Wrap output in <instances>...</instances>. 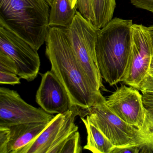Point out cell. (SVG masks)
I'll return each mask as SVG.
<instances>
[{
	"label": "cell",
	"mask_w": 153,
	"mask_h": 153,
	"mask_svg": "<svg viewBox=\"0 0 153 153\" xmlns=\"http://www.w3.org/2000/svg\"><path fill=\"white\" fill-rule=\"evenodd\" d=\"M45 54L69 98L70 109L85 117L96 104L105 99L97 93L78 62L64 27H50Z\"/></svg>",
	"instance_id": "obj_1"
},
{
	"label": "cell",
	"mask_w": 153,
	"mask_h": 153,
	"mask_svg": "<svg viewBox=\"0 0 153 153\" xmlns=\"http://www.w3.org/2000/svg\"><path fill=\"white\" fill-rule=\"evenodd\" d=\"M132 20L113 18L99 29L96 54L102 78L110 85L122 82L132 46Z\"/></svg>",
	"instance_id": "obj_2"
},
{
	"label": "cell",
	"mask_w": 153,
	"mask_h": 153,
	"mask_svg": "<svg viewBox=\"0 0 153 153\" xmlns=\"http://www.w3.org/2000/svg\"><path fill=\"white\" fill-rule=\"evenodd\" d=\"M49 6L45 0H0V23L38 51L50 27Z\"/></svg>",
	"instance_id": "obj_3"
},
{
	"label": "cell",
	"mask_w": 153,
	"mask_h": 153,
	"mask_svg": "<svg viewBox=\"0 0 153 153\" xmlns=\"http://www.w3.org/2000/svg\"><path fill=\"white\" fill-rule=\"evenodd\" d=\"M64 29L79 65L95 90L101 93L103 85L96 54L99 29L78 11L72 23Z\"/></svg>",
	"instance_id": "obj_4"
},
{
	"label": "cell",
	"mask_w": 153,
	"mask_h": 153,
	"mask_svg": "<svg viewBox=\"0 0 153 153\" xmlns=\"http://www.w3.org/2000/svg\"><path fill=\"white\" fill-rule=\"evenodd\" d=\"M0 51L13 60L16 67L17 75L20 78L31 82L37 77L41 66L38 51L1 23Z\"/></svg>",
	"instance_id": "obj_5"
},
{
	"label": "cell",
	"mask_w": 153,
	"mask_h": 153,
	"mask_svg": "<svg viewBox=\"0 0 153 153\" xmlns=\"http://www.w3.org/2000/svg\"><path fill=\"white\" fill-rule=\"evenodd\" d=\"M105 100L91 107L86 116L114 146L136 144L140 149L142 141L139 130L114 113L105 104Z\"/></svg>",
	"instance_id": "obj_6"
},
{
	"label": "cell",
	"mask_w": 153,
	"mask_h": 153,
	"mask_svg": "<svg viewBox=\"0 0 153 153\" xmlns=\"http://www.w3.org/2000/svg\"><path fill=\"white\" fill-rule=\"evenodd\" d=\"M77 114L69 110L56 114L39 136L20 153H59L64 140L78 131L75 123Z\"/></svg>",
	"instance_id": "obj_7"
},
{
	"label": "cell",
	"mask_w": 153,
	"mask_h": 153,
	"mask_svg": "<svg viewBox=\"0 0 153 153\" xmlns=\"http://www.w3.org/2000/svg\"><path fill=\"white\" fill-rule=\"evenodd\" d=\"M153 54V46L147 27L133 24L131 51L122 82L138 89L140 83L148 74Z\"/></svg>",
	"instance_id": "obj_8"
},
{
	"label": "cell",
	"mask_w": 153,
	"mask_h": 153,
	"mask_svg": "<svg viewBox=\"0 0 153 153\" xmlns=\"http://www.w3.org/2000/svg\"><path fill=\"white\" fill-rule=\"evenodd\" d=\"M54 115L24 101L16 91L0 88V126L50 121Z\"/></svg>",
	"instance_id": "obj_9"
},
{
	"label": "cell",
	"mask_w": 153,
	"mask_h": 153,
	"mask_svg": "<svg viewBox=\"0 0 153 153\" xmlns=\"http://www.w3.org/2000/svg\"><path fill=\"white\" fill-rule=\"evenodd\" d=\"M107 107L126 123L139 130L144 124L146 109L137 88L122 85L105 102Z\"/></svg>",
	"instance_id": "obj_10"
},
{
	"label": "cell",
	"mask_w": 153,
	"mask_h": 153,
	"mask_svg": "<svg viewBox=\"0 0 153 153\" xmlns=\"http://www.w3.org/2000/svg\"><path fill=\"white\" fill-rule=\"evenodd\" d=\"M36 95V101L51 114L62 113L70 109L69 98L59 79L51 70L44 74Z\"/></svg>",
	"instance_id": "obj_11"
},
{
	"label": "cell",
	"mask_w": 153,
	"mask_h": 153,
	"mask_svg": "<svg viewBox=\"0 0 153 153\" xmlns=\"http://www.w3.org/2000/svg\"><path fill=\"white\" fill-rule=\"evenodd\" d=\"M50 121L29 123L9 126V141L6 153H20L23 148L39 136Z\"/></svg>",
	"instance_id": "obj_12"
},
{
	"label": "cell",
	"mask_w": 153,
	"mask_h": 153,
	"mask_svg": "<svg viewBox=\"0 0 153 153\" xmlns=\"http://www.w3.org/2000/svg\"><path fill=\"white\" fill-rule=\"evenodd\" d=\"M85 117H80L87 133V143L84 146V149L94 153H111L114 146L89 118Z\"/></svg>",
	"instance_id": "obj_13"
},
{
	"label": "cell",
	"mask_w": 153,
	"mask_h": 153,
	"mask_svg": "<svg viewBox=\"0 0 153 153\" xmlns=\"http://www.w3.org/2000/svg\"><path fill=\"white\" fill-rule=\"evenodd\" d=\"M72 7L70 0H53L49 18L50 27H68L72 23L77 12Z\"/></svg>",
	"instance_id": "obj_14"
},
{
	"label": "cell",
	"mask_w": 153,
	"mask_h": 153,
	"mask_svg": "<svg viewBox=\"0 0 153 153\" xmlns=\"http://www.w3.org/2000/svg\"><path fill=\"white\" fill-rule=\"evenodd\" d=\"M94 17V26L101 29L113 17L116 6V0H92Z\"/></svg>",
	"instance_id": "obj_15"
},
{
	"label": "cell",
	"mask_w": 153,
	"mask_h": 153,
	"mask_svg": "<svg viewBox=\"0 0 153 153\" xmlns=\"http://www.w3.org/2000/svg\"><path fill=\"white\" fill-rule=\"evenodd\" d=\"M146 109L145 121L139 130L142 141L140 153H153V109L147 107Z\"/></svg>",
	"instance_id": "obj_16"
},
{
	"label": "cell",
	"mask_w": 153,
	"mask_h": 153,
	"mask_svg": "<svg viewBox=\"0 0 153 153\" xmlns=\"http://www.w3.org/2000/svg\"><path fill=\"white\" fill-rule=\"evenodd\" d=\"M80 134L78 131L70 135L62 144L59 153H81Z\"/></svg>",
	"instance_id": "obj_17"
},
{
	"label": "cell",
	"mask_w": 153,
	"mask_h": 153,
	"mask_svg": "<svg viewBox=\"0 0 153 153\" xmlns=\"http://www.w3.org/2000/svg\"><path fill=\"white\" fill-rule=\"evenodd\" d=\"M77 7L81 15L94 25V17L92 7V0H77Z\"/></svg>",
	"instance_id": "obj_18"
},
{
	"label": "cell",
	"mask_w": 153,
	"mask_h": 153,
	"mask_svg": "<svg viewBox=\"0 0 153 153\" xmlns=\"http://www.w3.org/2000/svg\"><path fill=\"white\" fill-rule=\"evenodd\" d=\"M0 71L17 74V68L13 60L7 54L0 51Z\"/></svg>",
	"instance_id": "obj_19"
},
{
	"label": "cell",
	"mask_w": 153,
	"mask_h": 153,
	"mask_svg": "<svg viewBox=\"0 0 153 153\" xmlns=\"http://www.w3.org/2000/svg\"><path fill=\"white\" fill-rule=\"evenodd\" d=\"M20 78L17 74L7 71H0V83L1 85H15L20 84Z\"/></svg>",
	"instance_id": "obj_20"
},
{
	"label": "cell",
	"mask_w": 153,
	"mask_h": 153,
	"mask_svg": "<svg viewBox=\"0 0 153 153\" xmlns=\"http://www.w3.org/2000/svg\"><path fill=\"white\" fill-rule=\"evenodd\" d=\"M9 126H0V153H6L9 141Z\"/></svg>",
	"instance_id": "obj_21"
},
{
	"label": "cell",
	"mask_w": 153,
	"mask_h": 153,
	"mask_svg": "<svg viewBox=\"0 0 153 153\" xmlns=\"http://www.w3.org/2000/svg\"><path fill=\"white\" fill-rule=\"evenodd\" d=\"M140 151L139 145L131 144L121 146H114L111 153H138Z\"/></svg>",
	"instance_id": "obj_22"
},
{
	"label": "cell",
	"mask_w": 153,
	"mask_h": 153,
	"mask_svg": "<svg viewBox=\"0 0 153 153\" xmlns=\"http://www.w3.org/2000/svg\"><path fill=\"white\" fill-rule=\"evenodd\" d=\"M138 90L142 94H153V77L148 74L140 83Z\"/></svg>",
	"instance_id": "obj_23"
},
{
	"label": "cell",
	"mask_w": 153,
	"mask_h": 153,
	"mask_svg": "<svg viewBox=\"0 0 153 153\" xmlns=\"http://www.w3.org/2000/svg\"><path fill=\"white\" fill-rule=\"evenodd\" d=\"M136 7L153 13V0H129Z\"/></svg>",
	"instance_id": "obj_24"
},
{
	"label": "cell",
	"mask_w": 153,
	"mask_h": 153,
	"mask_svg": "<svg viewBox=\"0 0 153 153\" xmlns=\"http://www.w3.org/2000/svg\"><path fill=\"white\" fill-rule=\"evenodd\" d=\"M142 98L145 107L153 109V94H143Z\"/></svg>",
	"instance_id": "obj_25"
},
{
	"label": "cell",
	"mask_w": 153,
	"mask_h": 153,
	"mask_svg": "<svg viewBox=\"0 0 153 153\" xmlns=\"http://www.w3.org/2000/svg\"><path fill=\"white\" fill-rule=\"evenodd\" d=\"M148 74L149 76L153 77V54L151 59V62L149 69Z\"/></svg>",
	"instance_id": "obj_26"
},
{
	"label": "cell",
	"mask_w": 153,
	"mask_h": 153,
	"mask_svg": "<svg viewBox=\"0 0 153 153\" xmlns=\"http://www.w3.org/2000/svg\"><path fill=\"white\" fill-rule=\"evenodd\" d=\"M149 33V35H150V38H151V42H152V46L153 48V25L147 27Z\"/></svg>",
	"instance_id": "obj_27"
},
{
	"label": "cell",
	"mask_w": 153,
	"mask_h": 153,
	"mask_svg": "<svg viewBox=\"0 0 153 153\" xmlns=\"http://www.w3.org/2000/svg\"><path fill=\"white\" fill-rule=\"evenodd\" d=\"M71 3V6L72 7L74 8L77 7V0H70Z\"/></svg>",
	"instance_id": "obj_28"
},
{
	"label": "cell",
	"mask_w": 153,
	"mask_h": 153,
	"mask_svg": "<svg viewBox=\"0 0 153 153\" xmlns=\"http://www.w3.org/2000/svg\"><path fill=\"white\" fill-rule=\"evenodd\" d=\"M45 1L47 2V3L49 4V6H51V7L52 6L53 0H45Z\"/></svg>",
	"instance_id": "obj_29"
}]
</instances>
